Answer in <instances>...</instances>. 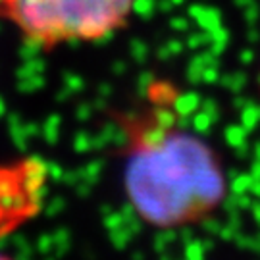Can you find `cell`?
<instances>
[{"label": "cell", "mask_w": 260, "mask_h": 260, "mask_svg": "<svg viewBox=\"0 0 260 260\" xmlns=\"http://www.w3.org/2000/svg\"><path fill=\"white\" fill-rule=\"evenodd\" d=\"M125 129L123 189L133 212L154 228L203 222L228 195L214 149L164 106L131 116Z\"/></svg>", "instance_id": "6da1fadb"}, {"label": "cell", "mask_w": 260, "mask_h": 260, "mask_svg": "<svg viewBox=\"0 0 260 260\" xmlns=\"http://www.w3.org/2000/svg\"><path fill=\"white\" fill-rule=\"evenodd\" d=\"M135 0H0V21L43 50L93 43L125 25Z\"/></svg>", "instance_id": "7a4b0ae2"}, {"label": "cell", "mask_w": 260, "mask_h": 260, "mask_svg": "<svg viewBox=\"0 0 260 260\" xmlns=\"http://www.w3.org/2000/svg\"><path fill=\"white\" fill-rule=\"evenodd\" d=\"M47 181L48 166L37 156L0 162V239L41 212Z\"/></svg>", "instance_id": "3957f363"}]
</instances>
